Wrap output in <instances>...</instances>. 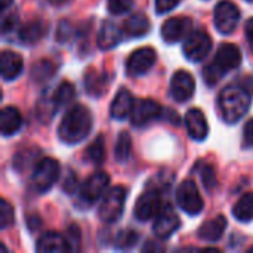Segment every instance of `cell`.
<instances>
[{"label": "cell", "mask_w": 253, "mask_h": 253, "mask_svg": "<svg viewBox=\"0 0 253 253\" xmlns=\"http://www.w3.org/2000/svg\"><path fill=\"white\" fill-rule=\"evenodd\" d=\"M55 71H56V67L53 65V62H50L47 59H42L36 65H33V68H31V79L36 80L37 83H43V82L52 79Z\"/></svg>", "instance_id": "obj_28"}, {"label": "cell", "mask_w": 253, "mask_h": 253, "mask_svg": "<svg viewBox=\"0 0 253 253\" xmlns=\"http://www.w3.org/2000/svg\"><path fill=\"white\" fill-rule=\"evenodd\" d=\"M37 252L40 253H62L70 252V246L67 243V239L59 236L58 233H46L43 234L37 242Z\"/></svg>", "instance_id": "obj_21"}, {"label": "cell", "mask_w": 253, "mask_h": 253, "mask_svg": "<svg viewBox=\"0 0 253 253\" xmlns=\"http://www.w3.org/2000/svg\"><path fill=\"white\" fill-rule=\"evenodd\" d=\"M59 176V163L55 159H40L31 173V187L37 194L47 193Z\"/></svg>", "instance_id": "obj_3"}, {"label": "cell", "mask_w": 253, "mask_h": 253, "mask_svg": "<svg viewBox=\"0 0 253 253\" xmlns=\"http://www.w3.org/2000/svg\"><path fill=\"white\" fill-rule=\"evenodd\" d=\"M245 34H246V40H248V44L251 47V52L253 53V18H251L246 25H245Z\"/></svg>", "instance_id": "obj_42"}, {"label": "cell", "mask_w": 253, "mask_h": 253, "mask_svg": "<svg viewBox=\"0 0 253 253\" xmlns=\"http://www.w3.org/2000/svg\"><path fill=\"white\" fill-rule=\"evenodd\" d=\"M163 108L159 102L154 99H139L135 102L133 110L130 113V122L133 126L141 127L150 123L151 120H156L162 117Z\"/></svg>", "instance_id": "obj_11"}, {"label": "cell", "mask_w": 253, "mask_h": 253, "mask_svg": "<svg viewBox=\"0 0 253 253\" xmlns=\"http://www.w3.org/2000/svg\"><path fill=\"white\" fill-rule=\"evenodd\" d=\"M227 224H228L227 222V218L222 216V215H218L216 218L206 221L199 228L197 236L202 240H205V242H218L224 236V231L227 228Z\"/></svg>", "instance_id": "obj_19"}, {"label": "cell", "mask_w": 253, "mask_h": 253, "mask_svg": "<svg viewBox=\"0 0 253 253\" xmlns=\"http://www.w3.org/2000/svg\"><path fill=\"white\" fill-rule=\"evenodd\" d=\"M86 160L90 162L92 165H102L105 160V142H104V136L99 135L98 138H95V141L87 147L86 150Z\"/></svg>", "instance_id": "obj_27"}, {"label": "cell", "mask_w": 253, "mask_h": 253, "mask_svg": "<svg viewBox=\"0 0 253 253\" xmlns=\"http://www.w3.org/2000/svg\"><path fill=\"white\" fill-rule=\"evenodd\" d=\"M22 126V117L18 108L15 107H4L1 110L0 117V130L3 136L15 135Z\"/></svg>", "instance_id": "obj_22"}, {"label": "cell", "mask_w": 253, "mask_h": 253, "mask_svg": "<svg viewBox=\"0 0 253 253\" xmlns=\"http://www.w3.org/2000/svg\"><path fill=\"white\" fill-rule=\"evenodd\" d=\"M150 28H151L150 19L144 13H135V15H130L125 21L122 30L129 37H142V36L148 34Z\"/></svg>", "instance_id": "obj_24"}, {"label": "cell", "mask_w": 253, "mask_h": 253, "mask_svg": "<svg viewBox=\"0 0 253 253\" xmlns=\"http://www.w3.org/2000/svg\"><path fill=\"white\" fill-rule=\"evenodd\" d=\"M133 105H135V99H133L132 93L127 89H120L111 102L110 116L114 120H125L126 117L130 116Z\"/></svg>", "instance_id": "obj_17"}, {"label": "cell", "mask_w": 253, "mask_h": 253, "mask_svg": "<svg viewBox=\"0 0 253 253\" xmlns=\"http://www.w3.org/2000/svg\"><path fill=\"white\" fill-rule=\"evenodd\" d=\"M110 185V176L105 172L92 173L83 184L80 190V197L86 205H90L101 199V196L107 191Z\"/></svg>", "instance_id": "obj_12"}, {"label": "cell", "mask_w": 253, "mask_h": 253, "mask_svg": "<svg viewBox=\"0 0 253 253\" xmlns=\"http://www.w3.org/2000/svg\"><path fill=\"white\" fill-rule=\"evenodd\" d=\"M243 147H253V117L243 127Z\"/></svg>", "instance_id": "obj_41"}, {"label": "cell", "mask_w": 253, "mask_h": 253, "mask_svg": "<svg viewBox=\"0 0 253 253\" xmlns=\"http://www.w3.org/2000/svg\"><path fill=\"white\" fill-rule=\"evenodd\" d=\"M18 24V15L16 13H7L1 16V31L9 33L12 31Z\"/></svg>", "instance_id": "obj_38"}, {"label": "cell", "mask_w": 253, "mask_h": 253, "mask_svg": "<svg viewBox=\"0 0 253 253\" xmlns=\"http://www.w3.org/2000/svg\"><path fill=\"white\" fill-rule=\"evenodd\" d=\"M77 187H79V181H77V176L73 173V172H70L68 175H67V178L64 179V184H62V190L67 193V194H74V191L77 190Z\"/></svg>", "instance_id": "obj_39"}, {"label": "cell", "mask_w": 253, "mask_h": 253, "mask_svg": "<svg viewBox=\"0 0 253 253\" xmlns=\"http://www.w3.org/2000/svg\"><path fill=\"white\" fill-rule=\"evenodd\" d=\"M213 21L221 34H231L240 21V10L231 0H221L215 7Z\"/></svg>", "instance_id": "obj_7"}, {"label": "cell", "mask_w": 253, "mask_h": 253, "mask_svg": "<svg viewBox=\"0 0 253 253\" xmlns=\"http://www.w3.org/2000/svg\"><path fill=\"white\" fill-rule=\"evenodd\" d=\"M233 216L240 222L253 221V193L243 194L233 208Z\"/></svg>", "instance_id": "obj_25"}, {"label": "cell", "mask_w": 253, "mask_h": 253, "mask_svg": "<svg viewBox=\"0 0 253 253\" xmlns=\"http://www.w3.org/2000/svg\"><path fill=\"white\" fill-rule=\"evenodd\" d=\"M135 0H108V10L113 15H123L127 13L133 7Z\"/></svg>", "instance_id": "obj_33"}, {"label": "cell", "mask_w": 253, "mask_h": 253, "mask_svg": "<svg viewBox=\"0 0 253 253\" xmlns=\"http://www.w3.org/2000/svg\"><path fill=\"white\" fill-rule=\"evenodd\" d=\"M122 42V30L111 21H105L98 33V46L104 50L116 47Z\"/></svg>", "instance_id": "obj_20"}, {"label": "cell", "mask_w": 253, "mask_h": 253, "mask_svg": "<svg viewBox=\"0 0 253 253\" xmlns=\"http://www.w3.org/2000/svg\"><path fill=\"white\" fill-rule=\"evenodd\" d=\"M212 49V39L205 30H196L191 31L182 44V50L187 59L193 62H200L208 56V53Z\"/></svg>", "instance_id": "obj_5"}, {"label": "cell", "mask_w": 253, "mask_h": 253, "mask_svg": "<svg viewBox=\"0 0 253 253\" xmlns=\"http://www.w3.org/2000/svg\"><path fill=\"white\" fill-rule=\"evenodd\" d=\"M251 107V95L248 89L236 84H230L221 90L218 96V110L221 119L225 123L239 122Z\"/></svg>", "instance_id": "obj_2"}, {"label": "cell", "mask_w": 253, "mask_h": 253, "mask_svg": "<svg viewBox=\"0 0 253 253\" xmlns=\"http://www.w3.org/2000/svg\"><path fill=\"white\" fill-rule=\"evenodd\" d=\"M200 178L205 184V188L208 191H212L216 187V175L212 166L209 165H203L202 166V172H200Z\"/></svg>", "instance_id": "obj_34"}, {"label": "cell", "mask_w": 253, "mask_h": 253, "mask_svg": "<svg viewBox=\"0 0 253 253\" xmlns=\"http://www.w3.org/2000/svg\"><path fill=\"white\" fill-rule=\"evenodd\" d=\"M138 242V234L132 230H125L119 237H117V246L120 249H129L135 246Z\"/></svg>", "instance_id": "obj_35"}, {"label": "cell", "mask_w": 253, "mask_h": 253, "mask_svg": "<svg viewBox=\"0 0 253 253\" xmlns=\"http://www.w3.org/2000/svg\"><path fill=\"white\" fill-rule=\"evenodd\" d=\"M46 24L40 19H34L30 21L27 24H24L19 31H18V37L22 43L25 44H34L37 42H40L43 39V36L46 34Z\"/></svg>", "instance_id": "obj_23"}, {"label": "cell", "mask_w": 253, "mask_h": 253, "mask_svg": "<svg viewBox=\"0 0 253 253\" xmlns=\"http://www.w3.org/2000/svg\"><path fill=\"white\" fill-rule=\"evenodd\" d=\"M193 28V21L188 16L169 18L162 25V37L166 43H176L185 39Z\"/></svg>", "instance_id": "obj_14"}, {"label": "cell", "mask_w": 253, "mask_h": 253, "mask_svg": "<svg viewBox=\"0 0 253 253\" xmlns=\"http://www.w3.org/2000/svg\"><path fill=\"white\" fill-rule=\"evenodd\" d=\"M157 61V52L156 49L145 46V47H139L136 50L132 52V55L127 58L126 62V74L132 76V77H138L142 76L145 73H148L153 65Z\"/></svg>", "instance_id": "obj_8"}, {"label": "cell", "mask_w": 253, "mask_h": 253, "mask_svg": "<svg viewBox=\"0 0 253 253\" xmlns=\"http://www.w3.org/2000/svg\"><path fill=\"white\" fill-rule=\"evenodd\" d=\"M0 67H1V76L4 80H15L24 67L22 56L13 50H3L0 56Z\"/></svg>", "instance_id": "obj_18"}, {"label": "cell", "mask_w": 253, "mask_h": 253, "mask_svg": "<svg viewBox=\"0 0 253 253\" xmlns=\"http://www.w3.org/2000/svg\"><path fill=\"white\" fill-rule=\"evenodd\" d=\"M181 0H156V10L157 13H166L172 9H175L179 4Z\"/></svg>", "instance_id": "obj_40"}, {"label": "cell", "mask_w": 253, "mask_h": 253, "mask_svg": "<svg viewBox=\"0 0 253 253\" xmlns=\"http://www.w3.org/2000/svg\"><path fill=\"white\" fill-rule=\"evenodd\" d=\"M74 96H76V87H74V84L70 83V82H62L56 87V90H55V93H53L52 98H53L56 107L61 108V107L70 104L74 99Z\"/></svg>", "instance_id": "obj_30"}, {"label": "cell", "mask_w": 253, "mask_h": 253, "mask_svg": "<svg viewBox=\"0 0 253 253\" xmlns=\"http://www.w3.org/2000/svg\"><path fill=\"white\" fill-rule=\"evenodd\" d=\"M162 209V196L156 190H148L139 196V199L135 203L133 215L138 221H150L154 218Z\"/></svg>", "instance_id": "obj_9"}, {"label": "cell", "mask_w": 253, "mask_h": 253, "mask_svg": "<svg viewBox=\"0 0 253 253\" xmlns=\"http://www.w3.org/2000/svg\"><path fill=\"white\" fill-rule=\"evenodd\" d=\"M224 73L233 71L240 67L242 64V52L240 49L233 43H222L215 55L213 61Z\"/></svg>", "instance_id": "obj_15"}, {"label": "cell", "mask_w": 253, "mask_h": 253, "mask_svg": "<svg viewBox=\"0 0 253 253\" xmlns=\"http://www.w3.org/2000/svg\"><path fill=\"white\" fill-rule=\"evenodd\" d=\"M185 126L188 135L194 141H205L209 135V125L206 116L199 108H191L185 114Z\"/></svg>", "instance_id": "obj_16"}, {"label": "cell", "mask_w": 253, "mask_h": 253, "mask_svg": "<svg viewBox=\"0 0 253 253\" xmlns=\"http://www.w3.org/2000/svg\"><path fill=\"white\" fill-rule=\"evenodd\" d=\"M71 34H73V25L68 21H61L56 30V42L67 43L71 39Z\"/></svg>", "instance_id": "obj_36"}, {"label": "cell", "mask_w": 253, "mask_h": 253, "mask_svg": "<svg viewBox=\"0 0 253 253\" xmlns=\"http://www.w3.org/2000/svg\"><path fill=\"white\" fill-rule=\"evenodd\" d=\"M12 1H13V0H0V7H1V10H6V9L12 4Z\"/></svg>", "instance_id": "obj_43"}, {"label": "cell", "mask_w": 253, "mask_h": 253, "mask_svg": "<svg viewBox=\"0 0 253 253\" xmlns=\"http://www.w3.org/2000/svg\"><path fill=\"white\" fill-rule=\"evenodd\" d=\"M92 130V114L87 107L84 105H74L71 107L62 117L58 136L64 144L74 145L82 142Z\"/></svg>", "instance_id": "obj_1"}, {"label": "cell", "mask_w": 253, "mask_h": 253, "mask_svg": "<svg viewBox=\"0 0 253 253\" xmlns=\"http://www.w3.org/2000/svg\"><path fill=\"white\" fill-rule=\"evenodd\" d=\"M222 74H224V71H222L215 62L208 64V65L205 67V70H203V79H205V82H206L209 86L216 84V83L221 80Z\"/></svg>", "instance_id": "obj_32"}, {"label": "cell", "mask_w": 253, "mask_h": 253, "mask_svg": "<svg viewBox=\"0 0 253 253\" xmlns=\"http://www.w3.org/2000/svg\"><path fill=\"white\" fill-rule=\"evenodd\" d=\"M248 1H253V0H248Z\"/></svg>", "instance_id": "obj_45"}, {"label": "cell", "mask_w": 253, "mask_h": 253, "mask_svg": "<svg viewBox=\"0 0 253 253\" xmlns=\"http://www.w3.org/2000/svg\"><path fill=\"white\" fill-rule=\"evenodd\" d=\"M15 213H13V208L10 206V203L4 199H1L0 202V228L6 230L7 227H10L15 221Z\"/></svg>", "instance_id": "obj_31"}, {"label": "cell", "mask_w": 253, "mask_h": 253, "mask_svg": "<svg viewBox=\"0 0 253 253\" xmlns=\"http://www.w3.org/2000/svg\"><path fill=\"white\" fill-rule=\"evenodd\" d=\"M179 225H181L179 216L176 215L172 206L166 205V206H162L160 212L156 215L153 230L159 239H168L179 228Z\"/></svg>", "instance_id": "obj_13"}, {"label": "cell", "mask_w": 253, "mask_h": 253, "mask_svg": "<svg viewBox=\"0 0 253 253\" xmlns=\"http://www.w3.org/2000/svg\"><path fill=\"white\" fill-rule=\"evenodd\" d=\"M176 203L178 206L188 215L196 216L203 211V199L200 196L199 187L194 181H184L178 187L176 191Z\"/></svg>", "instance_id": "obj_6"}, {"label": "cell", "mask_w": 253, "mask_h": 253, "mask_svg": "<svg viewBox=\"0 0 253 253\" xmlns=\"http://www.w3.org/2000/svg\"><path fill=\"white\" fill-rule=\"evenodd\" d=\"M196 90V80L191 73L179 70L172 76L170 80V96L176 102L188 101Z\"/></svg>", "instance_id": "obj_10"}, {"label": "cell", "mask_w": 253, "mask_h": 253, "mask_svg": "<svg viewBox=\"0 0 253 253\" xmlns=\"http://www.w3.org/2000/svg\"><path fill=\"white\" fill-rule=\"evenodd\" d=\"M130 153H132V138L126 130H123L119 135L117 142H116V148H114L116 160L119 163H125V162H127Z\"/></svg>", "instance_id": "obj_29"}, {"label": "cell", "mask_w": 253, "mask_h": 253, "mask_svg": "<svg viewBox=\"0 0 253 253\" xmlns=\"http://www.w3.org/2000/svg\"><path fill=\"white\" fill-rule=\"evenodd\" d=\"M50 4H55V6H59V4H64L65 1H68V0H47Z\"/></svg>", "instance_id": "obj_44"}, {"label": "cell", "mask_w": 253, "mask_h": 253, "mask_svg": "<svg viewBox=\"0 0 253 253\" xmlns=\"http://www.w3.org/2000/svg\"><path fill=\"white\" fill-rule=\"evenodd\" d=\"M126 197L127 190L125 187H113L110 191H107L98 211L99 219L105 224H114L119 221L125 211Z\"/></svg>", "instance_id": "obj_4"}, {"label": "cell", "mask_w": 253, "mask_h": 253, "mask_svg": "<svg viewBox=\"0 0 253 253\" xmlns=\"http://www.w3.org/2000/svg\"><path fill=\"white\" fill-rule=\"evenodd\" d=\"M86 92L92 96H101L105 90V79L95 70H89L84 74Z\"/></svg>", "instance_id": "obj_26"}, {"label": "cell", "mask_w": 253, "mask_h": 253, "mask_svg": "<svg viewBox=\"0 0 253 253\" xmlns=\"http://www.w3.org/2000/svg\"><path fill=\"white\" fill-rule=\"evenodd\" d=\"M67 243H68V246H70L71 251H76V249L80 248V231H79V228L76 225L70 227Z\"/></svg>", "instance_id": "obj_37"}]
</instances>
